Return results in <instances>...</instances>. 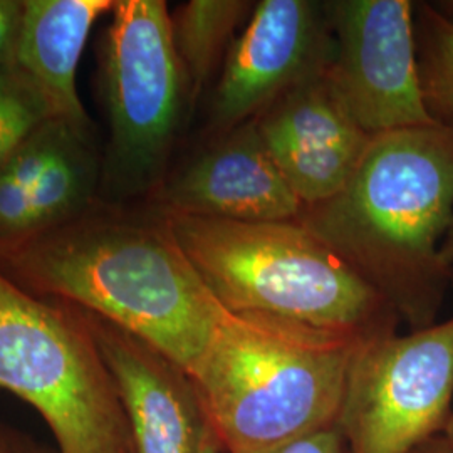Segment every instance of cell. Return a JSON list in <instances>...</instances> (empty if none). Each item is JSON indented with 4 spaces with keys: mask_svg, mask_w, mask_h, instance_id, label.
I'll use <instances>...</instances> for the list:
<instances>
[{
    "mask_svg": "<svg viewBox=\"0 0 453 453\" xmlns=\"http://www.w3.org/2000/svg\"><path fill=\"white\" fill-rule=\"evenodd\" d=\"M20 289L99 316L195 372L226 309L211 296L162 211L101 200L63 226L0 249Z\"/></svg>",
    "mask_w": 453,
    "mask_h": 453,
    "instance_id": "6da1fadb",
    "label": "cell"
},
{
    "mask_svg": "<svg viewBox=\"0 0 453 453\" xmlns=\"http://www.w3.org/2000/svg\"><path fill=\"white\" fill-rule=\"evenodd\" d=\"M299 222L378 292L410 331L437 323L453 286L441 245L453 226V131L425 125L372 136L341 194Z\"/></svg>",
    "mask_w": 453,
    "mask_h": 453,
    "instance_id": "7a4b0ae2",
    "label": "cell"
},
{
    "mask_svg": "<svg viewBox=\"0 0 453 453\" xmlns=\"http://www.w3.org/2000/svg\"><path fill=\"white\" fill-rule=\"evenodd\" d=\"M363 341L226 312L192 372L226 453H269L336 426Z\"/></svg>",
    "mask_w": 453,
    "mask_h": 453,
    "instance_id": "3957f363",
    "label": "cell"
},
{
    "mask_svg": "<svg viewBox=\"0 0 453 453\" xmlns=\"http://www.w3.org/2000/svg\"><path fill=\"white\" fill-rule=\"evenodd\" d=\"M165 215L226 312L274 318L359 341L396 333L395 309L299 220Z\"/></svg>",
    "mask_w": 453,
    "mask_h": 453,
    "instance_id": "277c9868",
    "label": "cell"
},
{
    "mask_svg": "<svg viewBox=\"0 0 453 453\" xmlns=\"http://www.w3.org/2000/svg\"><path fill=\"white\" fill-rule=\"evenodd\" d=\"M0 388L44 418L58 453H134L113 376L81 311L0 274Z\"/></svg>",
    "mask_w": 453,
    "mask_h": 453,
    "instance_id": "5b68a950",
    "label": "cell"
},
{
    "mask_svg": "<svg viewBox=\"0 0 453 453\" xmlns=\"http://www.w3.org/2000/svg\"><path fill=\"white\" fill-rule=\"evenodd\" d=\"M110 142L99 200L151 198L168 177L181 118L190 108L163 0H116L103 49Z\"/></svg>",
    "mask_w": 453,
    "mask_h": 453,
    "instance_id": "8992f818",
    "label": "cell"
},
{
    "mask_svg": "<svg viewBox=\"0 0 453 453\" xmlns=\"http://www.w3.org/2000/svg\"><path fill=\"white\" fill-rule=\"evenodd\" d=\"M453 316L363 341L351 361L336 426L346 453H413L452 417Z\"/></svg>",
    "mask_w": 453,
    "mask_h": 453,
    "instance_id": "52a82bcc",
    "label": "cell"
},
{
    "mask_svg": "<svg viewBox=\"0 0 453 453\" xmlns=\"http://www.w3.org/2000/svg\"><path fill=\"white\" fill-rule=\"evenodd\" d=\"M334 54L326 73L372 136L435 123L421 95L415 7L410 0L324 2Z\"/></svg>",
    "mask_w": 453,
    "mask_h": 453,
    "instance_id": "ba28073f",
    "label": "cell"
},
{
    "mask_svg": "<svg viewBox=\"0 0 453 453\" xmlns=\"http://www.w3.org/2000/svg\"><path fill=\"white\" fill-rule=\"evenodd\" d=\"M334 42L324 2L260 0L219 73L207 131L256 121L294 88L324 74Z\"/></svg>",
    "mask_w": 453,
    "mask_h": 453,
    "instance_id": "9c48e42d",
    "label": "cell"
},
{
    "mask_svg": "<svg viewBox=\"0 0 453 453\" xmlns=\"http://www.w3.org/2000/svg\"><path fill=\"white\" fill-rule=\"evenodd\" d=\"M326 73L294 88L256 119L264 145L304 209L346 188L372 140Z\"/></svg>",
    "mask_w": 453,
    "mask_h": 453,
    "instance_id": "30bf717a",
    "label": "cell"
},
{
    "mask_svg": "<svg viewBox=\"0 0 453 453\" xmlns=\"http://www.w3.org/2000/svg\"><path fill=\"white\" fill-rule=\"evenodd\" d=\"M162 213L235 222L299 220L304 205L277 168L256 121L213 136L150 198Z\"/></svg>",
    "mask_w": 453,
    "mask_h": 453,
    "instance_id": "8fae6325",
    "label": "cell"
},
{
    "mask_svg": "<svg viewBox=\"0 0 453 453\" xmlns=\"http://www.w3.org/2000/svg\"><path fill=\"white\" fill-rule=\"evenodd\" d=\"M80 311L113 376L134 453H200L213 428L194 376L142 338Z\"/></svg>",
    "mask_w": 453,
    "mask_h": 453,
    "instance_id": "7c38bea8",
    "label": "cell"
},
{
    "mask_svg": "<svg viewBox=\"0 0 453 453\" xmlns=\"http://www.w3.org/2000/svg\"><path fill=\"white\" fill-rule=\"evenodd\" d=\"M113 0H24L14 65L31 78L54 111L73 127L93 131L76 86V71L95 22Z\"/></svg>",
    "mask_w": 453,
    "mask_h": 453,
    "instance_id": "4fadbf2b",
    "label": "cell"
},
{
    "mask_svg": "<svg viewBox=\"0 0 453 453\" xmlns=\"http://www.w3.org/2000/svg\"><path fill=\"white\" fill-rule=\"evenodd\" d=\"M249 0H190L172 14L170 33L187 84L196 104L211 78L220 73L239 29L254 11Z\"/></svg>",
    "mask_w": 453,
    "mask_h": 453,
    "instance_id": "5bb4252c",
    "label": "cell"
},
{
    "mask_svg": "<svg viewBox=\"0 0 453 453\" xmlns=\"http://www.w3.org/2000/svg\"><path fill=\"white\" fill-rule=\"evenodd\" d=\"M421 95L432 119L453 131V20L434 4L415 16Z\"/></svg>",
    "mask_w": 453,
    "mask_h": 453,
    "instance_id": "9a60e30c",
    "label": "cell"
},
{
    "mask_svg": "<svg viewBox=\"0 0 453 453\" xmlns=\"http://www.w3.org/2000/svg\"><path fill=\"white\" fill-rule=\"evenodd\" d=\"M56 118L42 91L14 63L0 69V168L27 138Z\"/></svg>",
    "mask_w": 453,
    "mask_h": 453,
    "instance_id": "2e32d148",
    "label": "cell"
},
{
    "mask_svg": "<svg viewBox=\"0 0 453 453\" xmlns=\"http://www.w3.org/2000/svg\"><path fill=\"white\" fill-rule=\"evenodd\" d=\"M24 0H0V69L14 63Z\"/></svg>",
    "mask_w": 453,
    "mask_h": 453,
    "instance_id": "e0dca14e",
    "label": "cell"
},
{
    "mask_svg": "<svg viewBox=\"0 0 453 453\" xmlns=\"http://www.w3.org/2000/svg\"><path fill=\"white\" fill-rule=\"evenodd\" d=\"M269 453H346V445L338 426H329L297 438Z\"/></svg>",
    "mask_w": 453,
    "mask_h": 453,
    "instance_id": "ac0fdd59",
    "label": "cell"
},
{
    "mask_svg": "<svg viewBox=\"0 0 453 453\" xmlns=\"http://www.w3.org/2000/svg\"><path fill=\"white\" fill-rule=\"evenodd\" d=\"M0 453H58L0 421Z\"/></svg>",
    "mask_w": 453,
    "mask_h": 453,
    "instance_id": "d6986e66",
    "label": "cell"
},
{
    "mask_svg": "<svg viewBox=\"0 0 453 453\" xmlns=\"http://www.w3.org/2000/svg\"><path fill=\"white\" fill-rule=\"evenodd\" d=\"M413 453H453L452 445L445 438L435 437L425 441Z\"/></svg>",
    "mask_w": 453,
    "mask_h": 453,
    "instance_id": "ffe728a7",
    "label": "cell"
},
{
    "mask_svg": "<svg viewBox=\"0 0 453 453\" xmlns=\"http://www.w3.org/2000/svg\"><path fill=\"white\" fill-rule=\"evenodd\" d=\"M441 259L447 265L453 267V226L441 245Z\"/></svg>",
    "mask_w": 453,
    "mask_h": 453,
    "instance_id": "44dd1931",
    "label": "cell"
},
{
    "mask_svg": "<svg viewBox=\"0 0 453 453\" xmlns=\"http://www.w3.org/2000/svg\"><path fill=\"white\" fill-rule=\"evenodd\" d=\"M200 453H222L220 441H219V438H217L213 430H211V435H209L207 440H205V443H203V447H202Z\"/></svg>",
    "mask_w": 453,
    "mask_h": 453,
    "instance_id": "7402d4cb",
    "label": "cell"
},
{
    "mask_svg": "<svg viewBox=\"0 0 453 453\" xmlns=\"http://www.w3.org/2000/svg\"><path fill=\"white\" fill-rule=\"evenodd\" d=\"M434 7L438 9L443 16L449 17L453 20V0H445V2H435Z\"/></svg>",
    "mask_w": 453,
    "mask_h": 453,
    "instance_id": "603a6c76",
    "label": "cell"
},
{
    "mask_svg": "<svg viewBox=\"0 0 453 453\" xmlns=\"http://www.w3.org/2000/svg\"><path fill=\"white\" fill-rule=\"evenodd\" d=\"M441 437L445 438V440H447V441L452 445L453 449V413L452 417H450L449 421H447V425H445V430H443Z\"/></svg>",
    "mask_w": 453,
    "mask_h": 453,
    "instance_id": "cb8c5ba5",
    "label": "cell"
}]
</instances>
